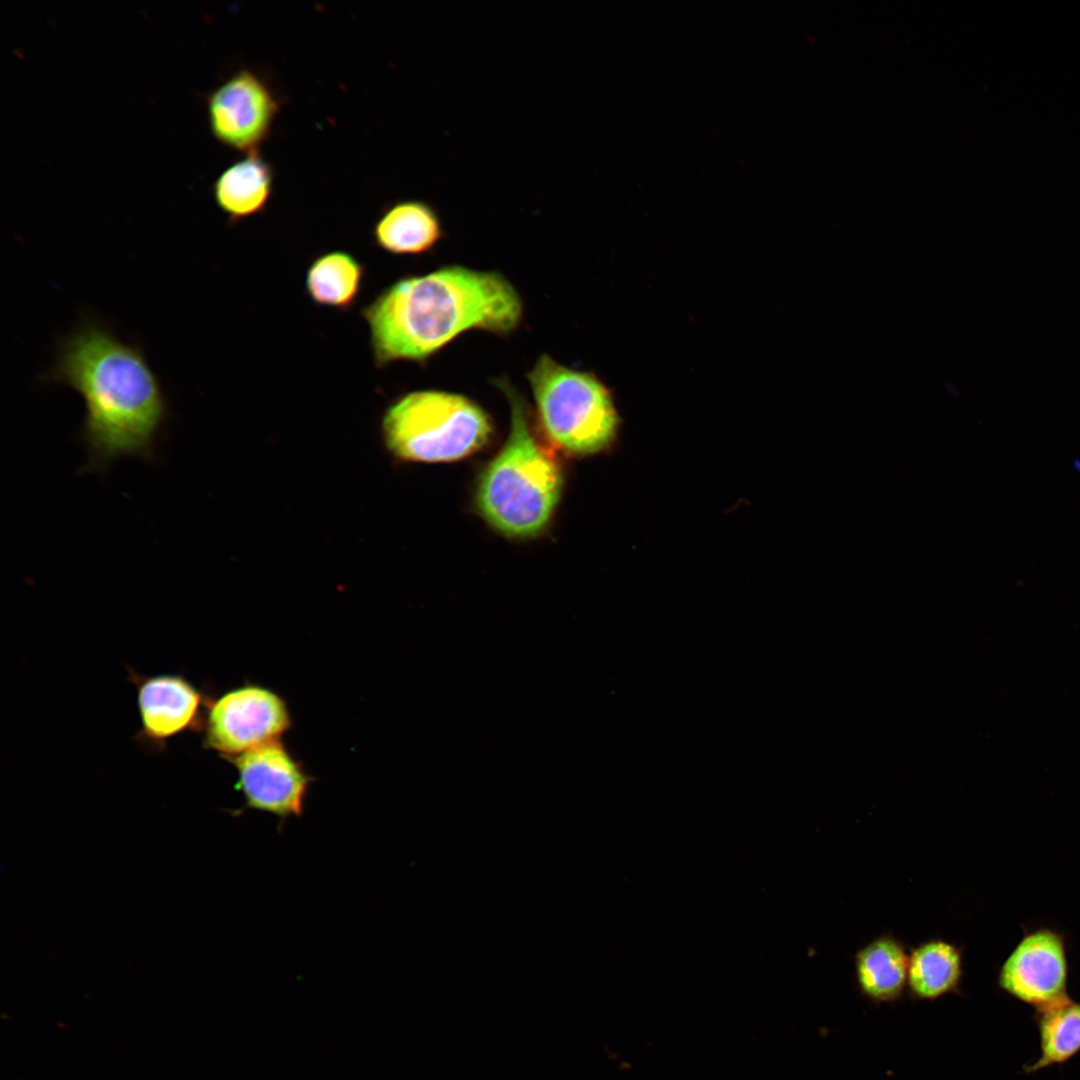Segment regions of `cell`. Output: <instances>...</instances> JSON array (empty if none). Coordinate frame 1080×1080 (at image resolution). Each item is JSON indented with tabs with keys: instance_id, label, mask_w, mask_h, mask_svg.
Instances as JSON below:
<instances>
[{
	"instance_id": "cell-1",
	"label": "cell",
	"mask_w": 1080,
	"mask_h": 1080,
	"mask_svg": "<svg viewBox=\"0 0 1080 1080\" xmlns=\"http://www.w3.org/2000/svg\"><path fill=\"white\" fill-rule=\"evenodd\" d=\"M377 368L423 363L469 330L505 335L521 323L523 303L500 273L452 265L401 278L361 310Z\"/></svg>"
},
{
	"instance_id": "cell-2",
	"label": "cell",
	"mask_w": 1080,
	"mask_h": 1080,
	"mask_svg": "<svg viewBox=\"0 0 1080 1080\" xmlns=\"http://www.w3.org/2000/svg\"><path fill=\"white\" fill-rule=\"evenodd\" d=\"M52 377L84 400L82 436L89 469H104L123 457L154 455L168 406L140 350L89 324L62 345Z\"/></svg>"
},
{
	"instance_id": "cell-3",
	"label": "cell",
	"mask_w": 1080,
	"mask_h": 1080,
	"mask_svg": "<svg viewBox=\"0 0 1080 1080\" xmlns=\"http://www.w3.org/2000/svg\"><path fill=\"white\" fill-rule=\"evenodd\" d=\"M511 411L508 438L482 471L476 504L483 519L511 538H531L548 526L563 489V473L536 436L524 400L505 380H498Z\"/></svg>"
},
{
	"instance_id": "cell-4",
	"label": "cell",
	"mask_w": 1080,
	"mask_h": 1080,
	"mask_svg": "<svg viewBox=\"0 0 1080 1080\" xmlns=\"http://www.w3.org/2000/svg\"><path fill=\"white\" fill-rule=\"evenodd\" d=\"M382 433L387 448L409 461L451 462L481 450L493 426L473 400L440 390H419L395 400L385 411Z\"/></svg>"
},
{
	"instance_id": "cell-5",
	"label": "cell",
	"mask_w": 1080,
	"mask_h": 1080,
	"mask_svg": "<svg viewBox=\"0 0 1080 1080\" xmlns=\"http://www.w3.org/2000/svg\"><path fill=\"white\" fill-rule=\"evenodd\" d=\"M527 378L540 424L558 448L582 456L612 443L618 416L608 390L595 376L542 354Z\"/></svg>"
},
{
	"instance_id": "cell-6",
	"label": "cell",
	"mask_w": 1080,
	"mask_h": 1080,
	"mask_svg": "<svg viewBox=\"0 0 1080 1080\" xmlns=\"http://www.w3.org/2000/svg\"><path fill=\"white\" fill-rule=\"evenodd\" d=\"M291 726V713L283 697L269 688L246 683L210 699L203 745L228 761L281 739Z\"/></svg>"
},
{
	"instance_id": "cell-7",
	"label": "cell",
	"mask_w": 1080,
	"mask_h": 1080,
	"mask_svg": "<svg viewBox=\"0 0 1080 1080\" xmlns=\"http://www.w3.org/2000/svg\"><path fill=\"white\" fill-rule=\"evenodd\" d=\"M237 771L235 788L244 805L231 814L247 810L268 813L278 819L279 832L292 817H302L314 778L296 760L281 739L253 748L228 760Z\"/></svg>"
},
{
	"instance_id": "cell-8",
	"label": "cell",
	"mask_w": 1080,
	"mask_h": 1080,
	"mask_svg": "<svg viewBox=\"0 0 1080 1080\" xmlns=\"http://www.w3.org/2000/svg\"><path fill=\"white\" fill-rule=\"evenodd\" d=\"M280 111L270 85L250 69H240L207 97L212 135L222 145L246 154L258 152Z\"/></svg>"
},
{
	"instance_id": "cell-9",
	"label": "cell",
	"mask_w": 1080,
	"mask_h": 1080,
	"mask_svg": "<svg viewBox=\"0 0 1080 1080\" xmlns=\"http://www.w3.org/2000/svg\"><path fill=\"white\" fill-rule=\"evenodd\" d=\"M137 690L140 730L136 740L160 750L187 731L203 730L210 699L182 674L129 672Z\"/></svg>"
},
{
	"instance_id": "cell-10",
	"label": "cell",
	"mask_w": 1080,
	"mask_h": 1080,
	"mask_svg": "<svg viewBox=\"0 0 1080 1080\" xmlns=\"http://www.w3.org/2000/svg\"><path fill=\"white\" fill-rule=\"evenodd\" d=\"M1068 964L1062 935L1037 929L1018 943L1003 963L999 987L1036 1010L1068 997Z\"/></svg>"
},
{
	"instance_id": "cell-11",
	"label": "cell",
	"mask_w": 1080,
	"mask_h": 1080,
	"mask_svg": "<svg viewBox=\"0 0 1080 1080\" xmlns=\"http://www.w3.org/2000/svg\"><path fill=\"white\" fill-rule=\"evenodd\" d=\"M444 234L437 210L419 199L398 200L374 224L377 247L393 255H421L436 246Z\"/></svg>"
},
{
	"instance_id": "cell-12",
	"label": "cell",
	"mask_w": 1080,
	"mask_h": 1080,
	"mask_svg": "<svg viewBox=\"0 0 1080 1080\" xmlns=\"http://www.w3.org/2000/svg\"><path fill=\"white\" fill-rule=\"evenodd\" d=\"M273 187L272 166L258 152H253L217 177L213 195L219 209L234 224L262 213L272 197Z\"/></svg>"
},
{
	"instance_id": "cell-13",
	"label": "cell",
	"mask_w": 1080,
	"mask_h": 1080,
	"mask_svg": "<svg viewBox=\"0 0 1080 1080\" xmlns=\"http://www.w3.org/2000/svg\"><path fill=\"white\" fill-rule=\"evenodd\" d=\"M909 954L904 944L890 934L880 935L854 958L860 992L874 1002L898 999L907 985Z\"/></svg>"
},
{
	"instance_id": "cell-14",
	"label": "cell",
	"mask_w": 1080,
	"mask_h": 1080,
	"mask_svg": "<svg viewBox=\"0 0 1080 1080\" xmlns=\"http://www.w3.org/2000/svg\"><path fill=\"white\" fill-rule=\"evenodd\" d=\"M963 976V953L956 944L930 939L911 949L907 985L914 997L934 1000L958 990Z\"/></svg>"
},
{
	"instance_id": "cell-15",
	"label": "cell",
	"mask_w": 1080,
	"mask_h": 1080,
	"mask_svg": "<svg viewBox=\"0 0 1080 1080\" xmlns=\"http://www.w3.org/2000/svg\"><path fill=\"white\" fill-rule=\"evenodd\" d=\"M364 274L365 266L350 252L328 251L310 263L305 291L318 306L346 311L360 294Z\"/></svg>"
},
{
	"instance_id": "cell-16",
	"label": "cell",
	"mask_w": 1080,
	"mask_h": 1080,
	"mask_svg": "<svg viewBox=\"0 0 1080 1080\" xmlns=\"http://www.w3.org/2000/svg\"><path fill=\"white\" fill-rule=\"evenodd\" d=\"M1036 1022L1040 1055L1024 1067L1026 1073L1063 1064L1080 1052V1003L1066 997L1037 1010Z\"/></svg>"
}]
</instances>
